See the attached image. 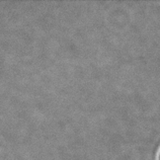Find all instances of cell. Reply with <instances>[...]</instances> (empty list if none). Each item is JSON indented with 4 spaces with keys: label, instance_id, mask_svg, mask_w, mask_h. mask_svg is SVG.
<instances>
[{
    "label": "cell",
    "instance_id": "1",
    "mask_svg": "<svg viewBox=\"0 0 160 160\" xmlns=\"http://www.w3.org/2000/svg\"><path fill=\"white\" fill-rule=\"evenodd\" d=\"M159 160H160V151H159Z\"/></svg>",
    "mask_w": 160,
    "mask_h": 160
}]
</instances>
